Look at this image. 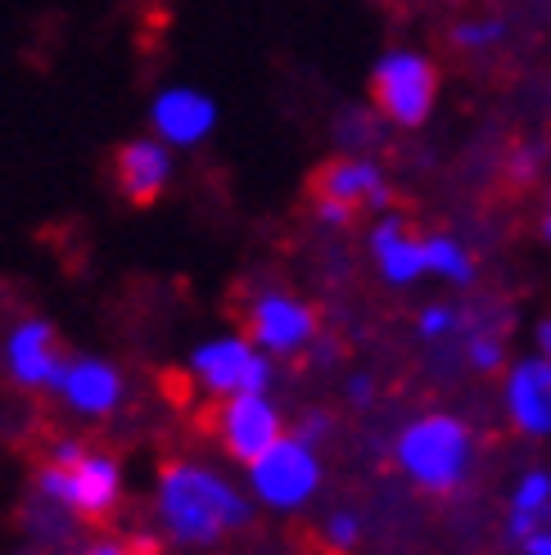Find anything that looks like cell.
Wrapping results in <instances>:
<instances>
[{"label":"cell","mask_w":551,"mask_h":555,"mask_svg":"<svg viewBox=\"0 0 551 555\" xmlns=\"http://www.w3.org/2000/svg\"><path fill=\"white\" fill-rule=\"evenodd\" d=\"M249 488L262 506L271 511H298L308 506L317 488H321V461H317V448L303 438H281L271 452H262L254 465H249Z\"/></svg>","instance_id":"obj_6"},{"label":"cell","mask_w":551,"mask_h":555,"mask_svg":"<svg viewBox=\"0 0 551 555\" xmlns=\"http://www.w3.org/2000/svg\"><path fill=\"white\" fill-rule=\"evenodd\" d=\"M244 330L249 339L262 348V352H276V357H290L298 348H308L312 335H317V312L308 302H298L290 294H258L244 312Z\"/></svg>","instance_id":"obj_9"},{"label":"cell","mask_w":551,"mask_h":555,"mask_svg":"<svg viewBox=\"0 0 551 555\" xmlns=\"http://www.w3.org/2000/svg\"><path fill=\"white\" fill-rule=\"evenodd\" d=\"M502 402L515 434L525 438H551V357L534 352L525 362H515L507 371Z\"/></svg>","instance_id":"obj_10"},{"label":"cell","mask_w":551,"mask_h":555,"mask_svg":"<svg viewBox=\"0 0 551 555\" xmlns=\"http://www.w3.org/2000/svg\"><path fill=\"white\" fill-rule=\"evenodd\" d=\"M77 415H108L118 402H123V375L108 366V362H95V357H68V366L60 375V388H54Z\"/></svg>","instance_id":"obj_13"},{"label":"cell","mask_w":551,"mask_h":555,"mask_svg":"<svg viewBox=\"0 0 551 555\" xmlns=\"http://www.w3.org/2000/svg\"><path fill=\"white\" fill-rule=\"evenodd\" d=\"M37 492L46 496V502L64 506L68 515L100 524L123 502V465L108 452H95V448H87V442L64 438V442H54L50 456L41 461Z\"/></svg>","instance_id":"obj_2"},{"label":"cell","mask_w":551,"mask_h":555,"mask_svg":"<svg viewBox=\"0 0 551 555\" xmlns=\"http://www.w3.org/2000/svg\"><path fill=\"white\" fill-rule=\"evenodd\" d=\"M520 551H525V555H551V524L534 529L525 542H520Z\"/></svg>","instance_id":"obj_25"},{"label":"cell","mask_w":551,"mask_h":555,"mask_svg":"<svg viewBox=\"0 0 551 555\" xmlns=\"http://www.w3.org/2000/svg\"><path fill=\"white\" fill-rule=\"evenodd\" d=\"M457 325H461V312L448 308V302H434V308H425L421 321H417V330H421L425 339H444V335H452Z\"/></svg>","instance_id":"obj_22"},{"label":"cell","mask_w":551,"mask_h":555,"mask_svg":"<svg viewBox=\"0 0 551 555\" xmlns=\"http://www.w3.org/2000/svg\"><path fill=\"white\" fill-rule=\"evenodd\" d=\"M325 542L335 551H353L357 542H362V519H357L353 511H335L325 519Z\"/></svg>","instance_id":"obj_21"},{"label":"cell","mask_w":551,"mask_h":555,"mask_svg":"<svg viewBox=\"0 0 551 555\" xmlns=\"http://www.w3.org/2000/svg\"><path fill=\"white\" fill-rule=\"evenodd\" d=\"M371 100L389 122L421 127L438 100V68L417 50H389L371 73Z\"/></svg>","instance_id":"obj_5"},{"label":"cell","mask_w":551,"mask_h":555,"mask_svg":"<svg viewBox=\"0 0 551 555\" xmlns=\"http://www.w3.org/2000/svg\"><path fill=\"white\" fill-rule=\"evenodd\" d=\"M172 181V158L154 141H127L114 154V185L131 208H154Z\"/></svg>","instance_id":"obj_12"},{"label":"cell","mask_w":551,"mask_h":555,"mask_svg":"<svg viewBox=\"0 0 551 555\" xmlns=\"http://www.w3.org/2000/svg\"><path fill=\"white\" fill-rule=\"evenodd\" d=\"M551 524V469H529L520 475L515 492H511V515H507V533L520 546L534 529Z\"/></svg>","instance_id":"obj_16"},{"label":"cell","mask_w":551,"mask_h":555,"mask_svg":"<svg viewBox=\"0 0 551 555\" xmlns=\"http://www.w3.org/2000/svg\"><path fill=\"white\" fill-rule=\"evenodd\" d=\"M294 438H303V442H312V448H317V442L330 434V415L325 411H308V415H303V421L290 429Z\"/></svg>","instance_id":"obj_24"},{"label":"cell","mask_w":551,"mask_h":555,"mask_svg":"<svg viewBox=\"0 0 551 555\" xmlns=\"http://www.w3.org/2000/svg\"><path fill=\"white\" fill-rule=\"evenodd\" d=\"M154 511L163 533L181 546H213L249 524V502L222 475L195 461H168L158 469Z\"/></svg>","instance_id":"obj_1"},{"label":"cell","mask_w":551,"mask_h":555,"mask_svg":"<svg viewBox=\"0 0 551 555\" xmlns=\"http://www.w3.org/2000/svg\"><path fill=\"white\" fill-rule=\"evenodd\" d=\"M213 434L231 461L254 465L262 452H271L285 438V421L267 393H235V398H217Z\"/></svg>","instance_id":"obj_7"},{"label":"cell","mask_w":551,"mask_h":555,"mask_svg":"<svg viewBox=\"0 0 551 555\" xmlns=\"http://www.w3.org/2000/svg\"><path fill=\"white\" fill-rule=\"evenodd\" d=\"M542 240L551 244V199H547V208H542Z\"/></svg>","instance_id":"obj_28"},{"label":"cell","mask_w":551,"mask_h":555,"mask_svg":"<svg viewBox=\"0 0 551 555\" xmlns=\"http://www.w3.org/2000/svg\"><path fill=\"white\" fill-rule=\"evenodd\" d=\"M190 371L213 398H235V393H267L271 362L254 339H213L195 348Z\"/></svg>","instance_id":"obj_8"},{"label":"cell","mask_w":551,"mask_h":555,"mask_svg":"<svg viewBox=\"0 0 551 555\" xmlns=\"http://www.w3.org/2000/svg\"><path fill=\"white\" fill-rule=\"evenodd\" d=\"M375 398V384L367 379V375H353L348 379V402H357V406H367Z\"/></svg>","instance_id":"obj_26"},{"label":"cell","mask_w":551,"mask_h":555,"mask_svg":"<svg viewBox=\"0 0 551 555\" xmlns=\"http://www.w3.org/2000/svg\"><path fill=\"white\" fill-rule=\"evenodd\" d=\"M425 262L434 275H444L452 285H471L475 281V258L465 254V244L452 235H430L425 240Z\"/></svg>","instance_id":"obj_17"},{"label":"cell","mask_w":551,"mask_h":555,"mask_svg":"<svg viewBox=\"0 0 551 555\" xmlns=\"http://www.w3.org/2000/svg\"><path fill=\"white\" fill-rule=\"evenodd\" d=\"M308 194L321 221L330 227H348L357 212H384L394 204L389 185H384L380 168L367 158H330L308 177Z\"/></svg>","instance_id":"obj_4"},{"label":"cell","mask_w":551,"mask_h":555,"mask_svg":"<svg viewBox=\"0 0 551 555\" xmlns=\"http://www.w3.org/2000/svg\"><path fill=\"white\" fill-rule=\"evenodd\" d=\"M394 461L421 492L448 496L471 479V469H475V429L465 425L461 415L430 411L398 434Z\"/></svg>","instance_id":"obj_3"},{"label":"cell","mask_w":551,"mask_h":555,"mask_svg":"<svg viewBox=\"0 0 551 555\" xmlns=\"http://www.w3.org/2000/svg\"><path fill=\"white\" fill-rule=\"evenodd\" d=\"M5 366H10V379L23 388H60L68 357L60 348L54 325L50 321H23L5 344Z\"/></svg>","instance_id":"obj_11"},{"label":"cell","mask_w":551,"mask_h":555,"mask_svg":"<svg viewBox=\"0 0 551 555\" xmlns=\"http://www.w3.org/2000/svg\"><path fill=\"white\" fill-rule=\"evenodd\" d=\"M213 118H217L213 100L195 95V91H168V95H158V104H154V122L172 145H195L200 135H208Z\"/></svg>","instance_id":"obj_15"},{"label":"cell","mask_w":551,"mask_h":555,"mask_svg":"<svg viewBox=\"0 0 551 555\" xmlns=\"http://www.w3.org/2000/svg\"><path fill=\"white\" fill-rule=\"evenodd\" d=\"M465 362H471L479 375H492V371H502L507 348H502L498 335H488V330H475V335L465 339Z\"/></svg>","instance_id":"obj_19"},{"label":"cell","mask_w":551,"mask_h":555,"mask_svg":"<svg viewBox=\"0 0 551 555\" xmlns=\"http://www.w3.org/2000/svg\"><path fill=\"white\" fill-rule=\"evenodd\" d=\"M27 533L37 538V546H68V538H73V529H77V515H68L64 506H54V502H46V496L37 492V502L27 506Z\"/></svg>","instance_id":"obj_18"},{"label":"cell","mask_w":551,"mask_h":555,"mask_svg":"<svg viewBox=\"0 0 551 555\" xmlns=\"http://www.w3.org/2000/svg\"><path fill=\"white\" fill-rule=\"evenodd\" d=\"M538 352H542V357H551V317L538 325Z\"/></svg>","instance_id":"obj_27"},{"label":"cell","mask_w":551,"mask_h":555,"mask_svg":"<svg viewBox=\"0 0 551 555\" xmlns=\"http://www.w3.org/2000/svg\"><path fill=\"white\" fill-rule=\"evenodd\" d=\"M371 254H375V262L384 271V281H394V285H411L417 275L430 271L425 240L411 235L402 217H384L380 227L371 231Z\"/></svg>","instance_id":"obj_14"},{"label":"cell","mask_w":551,"mask_h":555,"mask_svg":"<svg viewBox=\"0 0 551 555\" xmlns=\"http://www.w3.org/2000/svg\"><path fill=\"white\" fill-rule=\"evenodd\" d=\"M77 555H154V542H127V538H95L91 546H81Z\"/></svg>","instance_id":"obj_23"},{"label":"cell","mask_w":551,"mask_h":555,"mask_svg":"<svg viewBox=\"0 0 551 555\" xmlns=\"http://www.w3.org/2000/svg\"><path fill=\"white\" fill-rule=\"evenodd\" d=\"M507 33V27L498 23V18H484V23H461V27H452V46H461V50H488L492 41H498Z\"/></svg>","instance_id":"obj_20"}]
</instances>
